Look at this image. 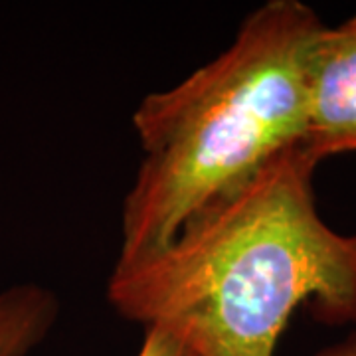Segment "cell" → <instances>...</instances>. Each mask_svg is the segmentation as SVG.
Returning <instances> with one entry per match:
<instances>
[{
	"mask_svg": "<svg viewBox=\"0 0 356 356\" xmlns=\"http://www.w3.org/2000/svg\"><path fill=\"white\" fill-rule=\"evenodd\" d=\"M315 168L301 145L280 154L165 248L117 259L107 301L196 356H275L303 303L329 325L356 321V236L321 218Z\"/></svg>",
	"mask_w": 356,
	"mask_h": 356,
	"instance_id": "6da1fadb",
	"label": "cell"
},
{
	"mask_svg": "<svg viewBox=\"0 0 356 356\" xmlns=\"http://www.w3.org/2000/svg\"><path fill=\"white\" fill-rule=\"evenodd\" d=\"M323 26L301 0H269L218 58L139 103L143 159L121 208L117 259L165 248L192 216L303 143L309 56Z\"/></svg>",
	"mask_w": 356,
	"mask_h": 356,
	"instance_id": "7a4b0ae2",
	"label": "cell"
},
{
	"mask_svg": "<svg viewBox=\"0 0 356 356\" xmlns=\"http://www.w3.org/2000/svg\"><path fill=\"white\" fill-rule=\"evenodd\" d=\"M137 356H196L177 337L161 329H145Z\"/></svg>",
	"mask_w": 356,
	"mask_h": 356,
	"instance_id": "5b68a950",
	"label": "cell"
},
{
	"mask_svg": "<svg viewBox=\"0 0 356 356\" xmlns=\"http://www.w3.org/2000/svg\"><path fill=\"white\" fill-rule=\"evenodd\" d=\"M301 147L321 163L356 153V13L323 26L309 56V119Z\"/></svg>",
	"mask_w": 356,
	"mask_h": 356,
	"instance_id": "3957f363",
	"label": "cell"
},
{
	"mask_svg": "<svg viewBox=\"0 0 356 356\" xmlns=\"http://www.w3.org/2000/svg\"><path fill=\"white\" fill-rule=\"evenodd\" d=\"M58 295L38 283H16L0 291V356H30L60 317Z\"/></svg>",
	"mask_w": 356,
	"mask_h": 356,
	"instance_id": "277c9868",
	"label": "cell"
},
{
	"mask_svg": "<svg viewBox=\"0 0 356 356\" xmlns=\"http://www.w3.org/2000/svg\"><path fill=\"white\" fill-rule=\"evenodd\" d=\"M313 356H356V332L346 337L341 343L331 344V346L318 350Z\"/></svg>",
	"mask_w": 356,
	"mask_h": 356,
	"instance_id": "8992f818",
	"label": "cell"
}]
</instances>
